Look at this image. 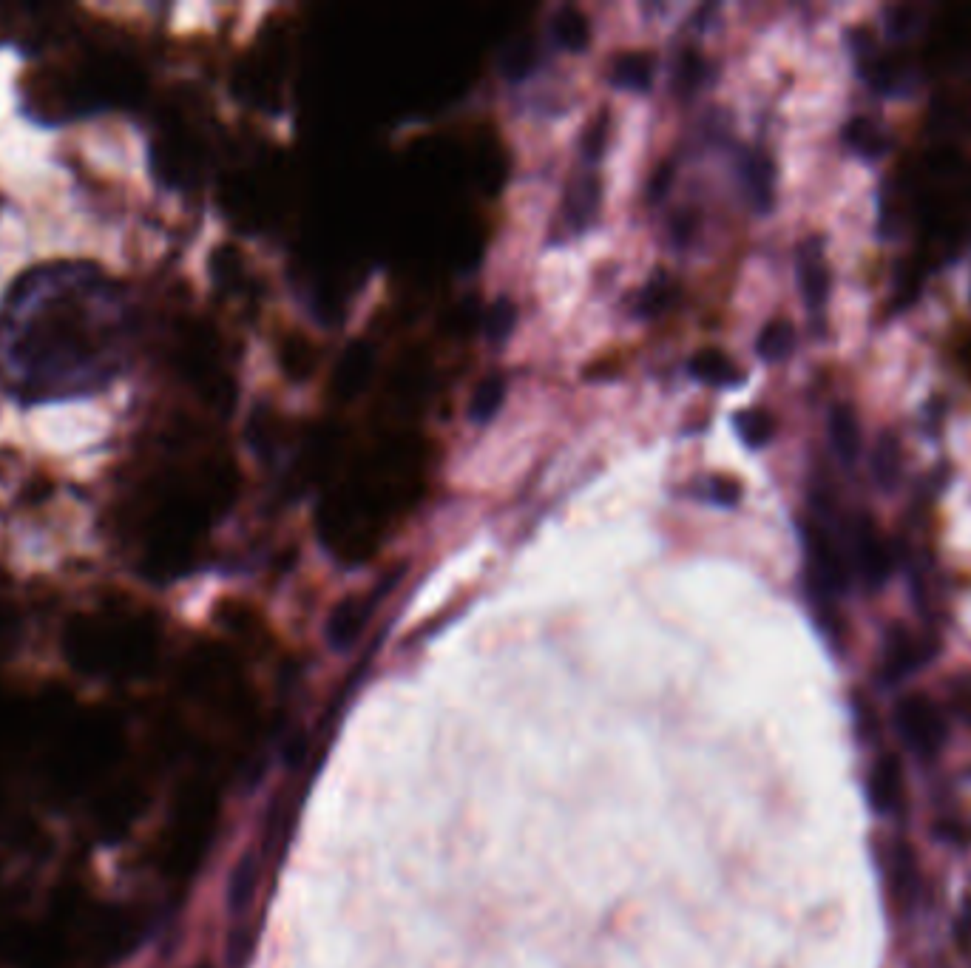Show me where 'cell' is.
I'll use <instances>...</instances> for the list:
<instances>
[{
	"mask_svg": "<svg viewBox=\"0 0 971 968\" xmlns=\"http://www.w3.org/2000/svg\"><path fill=\"white\" fill-rule=\"evenodd\" d=\"M134 341V299L106 264L26 262L0 287V409L26 418L114 409Z\"/></svg>",
	"mask_w": 971,
	"mask_h": 968,
	"instance_id": "obj_1",
	"label": "cell"
},
{
	"mask_svg": "<svg viewBox=\"0 0 971 968\" xmlns=\"http://www.w3.org/2000/svg\"><path fill=\"white\" fill-rule=\"evenodd\" d=\"M898 727H901L903 739L909 741L912 750H918L923 756L935 753L943 741V719L935 710V704L926 699H906L898 707Z\"/></svg>",
	"mask_w": 971,
	"mask_h": 968,
	"instance_id": "obj_2",
	"label": "cell"
},
{
	"mask_svg": "<svg viewBox=\"0 0 971 968\" xmlns=\"http://www.w3.org/2000/svg\"><path fill=\"white\" fill-rule=\"evenodd\" d=\"M798 284H801V293H804V301L813 313H821L824 304H827V293H830V276H827V264H824V256L815 242H807V245L798 247Z\"/></svg>",
	"mask_w": 971,
	"mask_h": 968,
	"instance_id": "obj_3",
	"label": "cell"
},
{
	"mask_svg": "<svg viewBox=\"0 0 971 968\" xmlns=\"http://www.w3.org/2000/svg\"><path fill=\"white\" fill-rule=\"evenodd\" d=\"M744 185L756 211H770L776 202V165L764 151H750L744 157Z\"/></svg>",
	"mask_w": 971,
	"mask_h": 968,
	"instance_id": "obj_4",
	"label": "cell"
},
{
	"mask_svg": "<svg viewBox=\"0 0 971 968\" xmlns=\"http://www.w3.org/2000/svg\"><path fill=\"white\" fill-rule=\"evenodd\" d=\"M830 443L841 463L852 466L861 455V423L855 409L847 404L832 406L830 412Z\"/></svg>",
	"mask_w": 971,
	"mask_h": 968,
	"instance_id": "obj_5",
	"label": "cell"
},
{
	"mask_svg": "<svg viewBox=\"0 0 971 968\" xmlns=\"http://www.w3.org/2000/svg\"><path fill=\"white\" fill-rule=\"evenodd\" d=\"M551 37L557 40V46H563L565 52H583L591 40V26L585 12L565 6L554 18H551Z\"/></svg>",
	"mask_w": 971,
	"mask_h": 968,
	"instance_id": "obj_6",
	"label": "cell"
},
{
	"mask_svg": "<svg viewBox=\"0 0 971 968\" xmlns=\"http://www.w3.org/2000/svg\"><path fill=\"white\" fill-rule=\"evenodd\" d=\"M690 372L713 387H727L742 381V372L736 370V364L724 355L722 350H699L690 358Z\"/></svg>",
	"mask_w": 971,
	"mask_h": 968,
	"instance_id": "obj_7",
	"label": "cell"
},
{
	"mask_svg": "<svg viewBox=\"0 0 971 968\" xmlns=\"http://www.w3.org/2000/svg\"><path fill=\"white\" fill-rule=\"evenodd\" d=\"M372 370V352L367 344H353L350 350L341 355V364L336 372V387L341 395H355L358 389L367 384Z\"/></svg>",
	"mask_w": 971,
	"mask_h": 968,
	"instance_id": "obj_8",
	"label": "cell"
},
{
	"mask_svg": "<svg viewBox=\"0 0 971 968\" xmlns=\"http://www.w3.org/2000/svg\"><path fill=\"white\" fill-rule=\"evenodd\" d=\"M611 80L617 86L636 88V91L651 88V83H654V57L648 52L619 54L614 60V69H611Z\"/></svg>",
	"mask_w": 971,
	"mask_h": 968,
	"instance_id": "obj_9",
	"label": "cell"
},
{
	"mask_svg": "<svg viewBox=\"0 0 971 968\" xmlns=\"http://www.w3.org/2000/svg\"><path fill=\"white\" fill-rule=\"evenodd\" d=\"M565 205H568L565 213H568L571 228L574 230L585 228V225L594 219L597 205H600V179L591 174L583 176V179H577V185L571 188V194H568V202H565Z\"/></svg>",
	"mask_w": 971,
	"mask_h": 968,
	"instance_id": "obj_10",
	"label": "cell"
},
{
	"mask_svg": "<svg viewBox=\"0 0 971 968\" xmlns=\"http://www.w3.org/2000/svg\"><path fill=\"white\" fill-rule=\"evenodd\" d=\"M506 401V378L503 375H489L483 378L477 389L472 392V401H469V418L477 423L492 421L497 415V409L503 406Z\"/></svg>",
	"mask_w": 971,
	"mask_h": 968,
	"instance_id": "obj_11",
	"label": "cell"
},
{
	"mask_svg": "<svg viewBox=\"0 0 971 968\" xmlns=\"http://www.w3.org/2000/svg\"><path fill=\"white\" fill-rule=\"evenodd\" d=\"M795 341V330L793 324L787 318H773L761 327L759 341H756V350L764 361H781L787 358L790 350H793Z\"/></svg>",
	"mask_w": 971,
	"mask_h": 968,
	"instance_id": "obj_12",
	"label": "cell"
},
{
	"mask_svg": "<svg viewBox=\"0 0 971 968\" xmlns=\"http://www.w3.org/2000/svg\"><path fill=\"white\" fill-rule=\"evenodd\" d=\"M855 557H858V565H861V571H864L869 582H881L889 574V554H886V548L881 546V540L872 531L858 534Z\"/></svg>",
	"mask_w": 971,
	"mask_h": 968,
	"instance_id": "obj_13",
	"label": "cell"
},
{
	"mask_svg": "<svg viewBox=\"0 0 971 968\" xmlns=\"http://www.w3.org/2000/svg\"><path fill=\"white\" fill-rule=\"evenodd\" d=\"M736 429L747 446L759 449L764 443H770L773 432H776V418L767 409H744L736 415Z\"/></svg>",
	"mask_w": 971,
	"mask_h": 968,
	"instance_id": "obj_14",
	"label": "cell"
},
{
	"mask_svg": "<svg viewBox=\"0 0 971 968\" xmlns=\"http://www.w3.org/2000/svg\"><path fill=\"white\" fill-rule=\"evenodd\" d=\"M534 63H537V46H534V40L531 37H520V40H514L512 46L506 49L503 60H500V69H503V74L509 80H523V77H529L531 71H534Z\"/></svg>",
	"mask_w": 971,
	"mask_h": 968,
	"instance_id": "obj_15",
	"label": "cell"
},
{
	"mask_svg": "<svg viewBox=\"0 0 971 968\" xmlns=\"http://www.w3.org/2000/svg\"><path fill=\"white\" fill-rule=\"evenodd\" d=\"M920 662V648L909 634H895L886 645V668L892 676H901Z\"/></svg>",
	"mask_w": 971,
	"mask_h": 968,
	"instance_id": "obj_16",
	"label": "cell"
},
{
	"mask_svg": "<svg viewBox=\"0 0 971 968\" xmlns=\"http://www.w3.org/2000/svg\"><path fill=\"white\" fill-rule=\"evenodd\" d=\"M514 324H517V307H514L512 299H497L492 301V307L486 310V321H483V330L492 341H503L506 335L512 333Z\"/></svg>",
	"mask_w": 971,
	"mask_h": 968,
	"instance_id": "obj_17",
	"label": "cell"
},
{
	"mask_svg": "<svg viewBox=\"0 0 971 968\" xmlns=\"http://www.w3.org/2000/svg\"><path fill=\"white\" fill-rule=\"evenodd\" d=\"M898 784H901V775H898V767L883 761L881 767L872 773L869 778V792H872V801L878 807H889L895 798H898Z\"/></svg>",
	"mask_w": 971,
	"mask_h": 968,
	"instance_id": "obj_18",
	"label": "cell"
},
{
	"mask_svg": "<svg viewBox=\"0 0 971 968\" xmlns=\"http://www.w3.org/2000/svg\"><path fill=\"white\" fill-rule=\"evenodd\" d=\"M844 140L861 154H878L883 148V134L869 120H852L844 128Z\"/></svg>",
	"mask_w": 971,
	"mask_h": 968,
	"instance_id": "obj_19",
	"label": "cell"
},
{
	"mask_svg": "<svg viewBox=\"0 0 971 968\" xmlns=\"http://www.w3.org/2000/svg\"><path fill=\"white\" fill-rule=\"evenodd\" d=\"M702 77H705V60L696 52L682 54L679 69H676V86L682 88V91H693V88L699 86Z\"/></svg>",
	"mask_w": 971,
	"mask_h": 968,
	"instance_id": "obj_20",
	"label": "cell"
},
{
	"mask_svg": "<svg viewBox=\"0 0 971 968\" xmlns=\"http://www.w3.org/2000/svg\"><path fill=\"white\" fill-rule=\"evenodd\" d=\"M707 492H710V500L719 503V506H736L742 500V483L736 477L719 475L710 480Z\"/></svg>",
	"mask_w": 971,
	"mask_h": 968,
	"instance_id": "obj_21",
	"label": "cell"
},
{
	"mask_svg": "<svg viewBox=\"0 0 971 968\" xmlns=\"http://www.w3.org/2000/svg\"><path fill=\"white\" fill-rule=\"evenodd\" d=\"M875 466H878V475H881V483H892L895 477V466H898V443L883 435L881 443H878V458H875Z\"/></svg>",
	"mask_w": 971,
	"mask_h": 968,
	"instance_id": "obj_22",
	"label": "cell"
},
{
	"mask_svg": "<svg viewBox=\"0 0 971 968\" xmlns=\"http://www.w3.org/2000/svg\"><path fill=\"white\" fill-rule=\"evenodd\" d=\"M355 622H358L355 605L353 602H344V605L336 611V616H333V622H330V634L336 636V639H347V636L353 634L355 628H358Z\"/></svg>",
	"mask_w": 971,
	"mask_h": 968,
	"instance_id": "obj_23",
	"label": "cell"
},
{
	"mask_svg": "<svg viewBox=\"0 0 971 968\" xmlns=\"http://www.w3.org/2000/svg\"><path fill=\"white\" fill-rule=\"evenodd\" d=\"M605 131H608V117L602 114V117H597L594 125L588 128V134H585L588 140H585L583 148L588 157H597V154L602 151V145H605Z\"/></svg>",
	"mask_w": 971,
	"mask_h": 968,
	"instance_id": "obj_24",
	"label": "cell"
}]
</instances>
